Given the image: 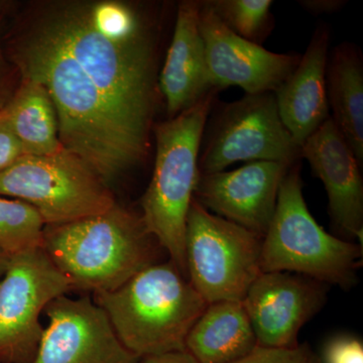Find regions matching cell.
Listing matches in <instances>:
<instances>
[{
  "instance_id": "cell-1",
  "label": "cell",
  "mask_w": 363,
  "mask_h": 363,
  "mask_svg": "<svg viewBox=\"0 0 363 363\" xmlns=\"http://www.w3.org/2000/svg\"><path fill=\"white\" fill-rule=\"evenodd\" d=\"M33 16L82 67L131 138L149 150L159 87L150 21L117 1H52L40 4Z\"/></svg>"
},
{
  "instance_id": "cell-2",
  "label": "cell",
  "mask_w": 363,
  "mask_h": 363,
  "mask_svg": "<svg viewBox=\"0 0 363 363\" xmlns=\"http://www.w3.org/2000/svg\"><path fill=\"white\" fill-rule=\"evenodd\" d=\"M6 48L21 79L35 81L49 93L63 149L106 183L145 159L147 150L131 138L82 67L35 16Z\"/></svg>"
},
{
  "instance_id": "cell-3",
  "label": "cell",
  "mask_w": 363,
  "mask_h": 363,
  "mask_svg": "<svg viewBox=\"0 0 363 363\" xmlns=\"http://www.w3.org/2000/svg\"><path fill=\"white\" fill-rule=\"evenodd\" d=\"M42 247L74 291L93 295L116 290L156 264L161 247L140 215L116 202L94 216L45 226Z\"/></svg>"
},
{
  "instance_id": "cell-4",
  "label": "cell",
  "mask_w": 363,
  "mask_h": 363,
  "mask_svg": "<svg viewBox=\"0 0 363 363\" xmlns=\"http://www.w3.org/2000/svg\"><path fill=\"white\" fill-rule=\"evenodd\" d=\"M124 347L140 358L186 351L207 302L173 262H156L111 292L93 294Z\"/></svg>"
},
{
  "instance_id": "cell-5",
  "label": "cell",
  "mask_w": 363,
  "mask_h": 363,
  "mask_svg": "<svg viewBox=\"0 0 363 363\" xmlns=\"http://www.w3.org/2000/svg\"><path fill=\"white\" fill-rule=\"evenodd\" d=\"M216 91L155 126L154 172L140 202L145 228L186 278V225L200 177L199 152Z\"/></svg>"
},
{
  "instance_id": "cell-6",
  "label": "cell",
  "mask_w": 363,
  "mask_h": 363,
  "mask_svg": "<svg viewBox=\"0 0 363 363\" xmlns=\"http://www.w3.org/2000/svg\"><path fill=\"white\" fill-rule=\"evenodd\" d=\"M362 259V245L339 240L315 220L303 195L300 167L294 164L279 186L274 217L262 238L260 272H293L350 289Z\"/></svg>"
},
{
  "instance_id": "cell-7",
  "label": "cell",
  "mask_w": 363,
  "mask_h": 363,
  "mask_svg": "<svg viewBox=\"0 0 363 363\" xmlns=\"http://www.w3.org/2000/svg\"><path fill=\"white\" fill-rule=\"evenodd\" d=\"M0 196L32 205L45 226L94 216L116 204L108 183L65 149L45 156L25 155L0 172Z\"/></svg>"
},
{
  "instance_id": "cell-8",
  "label": "cell",
  "mask_w": 363,
  "mask_h": 363,
  "mask_svg": "<svg viewBox=\"0 0 363 363\" xmlns=\"http://www.w3.org/2000/svg\"><path fill=\"white\" fill-rule=\"evenodd\" d=\"M262 236L205 209L193 199L187 217V278L207 304L242 302L260 274Z\"/></svg>"
},
{
  "instance_id": "cell-9",
  "label": "cell",
  "mask_w": 363,
  "mask_h": 363,
  "mask_svg": "<svg viewBox=\"0 0 363 363\" xmlns=\"http://www.w3.org/2000/svg\"><path fill=\"white\" fill-rule=\"evenodd\" d=\"M73 291L42 247L11 255L0 279V363H32L45 330L40 316Z\"/></svg>"
},
{
  "instance_id": "cell-10",
  "label": "cell",
  "mask_w": 363,
  "mask_h": 363,
  "mask_svg": "<svg viewBox=\"0 0 363 363\" xmlns=\"http://www.w3.org/2000/svg\"><path fill=\"white\" fill-rule=\"evenodd\" d=\"M300 147L279 116L274 92L247 94L223 104L212 121L199 157L201 174L224 171L236 162L295 164Z\"/></svg>"
},
{
  "instance_id": "cell-11",
  "label": "cell",
  "mask_w": 363,
  "mask_h": 363,
  "mask_svg": "<svg viewBox=\"0 0 363 363\" xmlns=\"http://www.w3.org/2000/svg\"><path fill=\"white\" fill-rule=\"evenodd\" d=\"M44 313L48 325L32 363H142L90 296H61Z\"/></svg>"
},
{
  "instance_id": "cell-12",
  "label": "cell",
  "mask_w": 363,
  "mask_h": 363,
  "mask_svg": "<svg viewBox=\"0 0 363 363\" xmlns=\"http://www.w3.org/2000/svg\"><path fill=\"white\" fill-rule=\"evenodd\" d=\"M200 30L210 84L238 86L247 94L274 92L293 73L301 57L267 51L229 30L207 1L201 2Z\"/></svg>"
},
{
  "instance_id": "cell-13",
  "label": "cell",
  "mask_w": 363,
  "mask_h": 363,
  "mask_svg": "<svg viewBox=\"0 0 363 363\" xmlns=\"http://www.w3.org/2000/svg\"><path fill=\"white\" fill-rule=\"evenodd\" d=\"M327 300L323 283L286 272H260L242 303L257 346L292 348L302 327Z\"/></svg>"
},
{
  "instance_id": "cell-14",
  "label": "cell",
  "mask_w": 363,
  "mask_h": 363,
  "mask_svg": "<svg viewBox=\"0 0 363 363\" xmlns=\"http://www.w3.org/2000/svg\"><path fill=\"white\" fill-rule=\"evenodd\" d=\"M292 166L252 162L230 172L200 173L194 199L211 213L264 238L274 217L279 186Z\"/></svg>"
},
{
  "instance_id": "cell-15",
  "label": "cell",
  "mask_w": 363,
  "mask_h": 363,
  "mask_svg": "<svg viewBox=\"0 0 363 363\" xmlns=\"http://www.w3.org/2000/svg\"><path fill=\"white\" fill-rule=\"evenodd\" d=\"M300 157L323 183L336 228L362 243L363 181L359 162L333 119L328 118L301 147Z\"/></svg>"
},
{
  "instance_id": "cell-16",
  "label": "cell",
  "mask_w": 363,
  "mask_h": 363,
  "mask_svg": "<svg viewBox=\"0 0 363 363\" xmlns=\"http://www.w3.org/2000/svg\"><path fill=\"white\" fill-rule=\"evenodd\" d=\"M330 32L319 26L293 73L274 91L279 116L300 147L330 118L326 68Z\"/></svg>"
},
{
  "instance_id": "cell-17",
  "label": "cell",
  "mask_w": 363,
  "mask_h": 363,
  "mask_svg": "<svg viewBox=\"0 0 363 363\" xmlns=\"http://www.w3.org/2000/svg\"><path fill=\"white\" fill-rule=\"evenodd\" d=\"M201 2L187 0L177 9L175 28L159 77L169 116L175 117L213 91L200 30Z\"/></svg>"
},
{
  "instance_id": "cell-18",
  "label": "cell",
  "mask_w": 363,
  "mask_h": 363,
  "mask_svg": "<svg viewBox=\"0 0 363 363\" xmlns=\"http://www.w3.org/2000/svg\"><path fill=\"white\" fill-rule=\"evenodd\" d=\"M185 346L198 363H233L250 354L257 341L243 303L219 301L208 304Z\"/></svg>"
},
{
  "instance_id": "cell-19",
  "label": "cell",
  "mask_w": 363,
  "mask_h": 363,
  "mask_svg": "<svg viewBox=\"0 0 363 363\" xmlns=\"http://www.w3.org/2000/svg\"><path fill=\"white\" fill-rule=\"evenodd\" d=\"M327 97L334 123L363 161V65L362 54L353 45L341 44L328 56Z\"/></svg>"
},
{
  "instance_id": "cell-20",
  "label": "cell",
  "mask_w": 363,
  "mask_h": 363,
  "mask_svg": "<svg viewBox=\"0 0 363 363\" xmlns=\"http://www.w3.org/2000/svg\"><path fill=\"white\" fill-rule=\"evenodd\" d=\"M1 112L26 155L45 156L63 149L56 111L44 86L21 79Z\"/></svg>"
},
{
  "instance_id": "cell-21",
  "label": "cell",
  "mask_w": 363,
  "mask_h": 363,
  "mask_svg": "<svg viewBox=\"0 0 363 363\" xmlns=\"http://www.w3.org/2000/svg\"><path fill=\"white\" fill-rule=\"evenodd\" d=\"M45 226L32 205L0 196V250L7 255L42 247Z\"/></svg>"
},
{
  "instance_id": "cell-22",
  "label": "cell",
  "mask_w": 363,
  "mask_h": 363,
  "mask_svg": "<svg viewBox=\"0 0 363 363\" xmlns=\"http://www.w3.org/2000/svg\"><path fill=\"white\" fill-rule=\"evenodd\" d=\"M227 28L259 44L271 26L272 0H211L207 1Z\"/></svg>"
},
{
  "instance_id": "cell-23",
  "label": "cell",
  "mask_w": 363,
  "mask_h": 363,
  "mask_svg": "<svg viewBox=\"0 0 363 363\" xmlns=\"http://www.w3.org/2000/svg\"><path fill=\"white\" fill-rule=\"evenodd\" d=\"M233 363H322V360L308 344H298L292 348L257 346L247 357Z\"/></svg>"
},
{
  "instance_id": "cell-24",
  "label": "cell",
  "mask_w": 363,
  "mask_h": 363,
  "mask_svg": "<svg viewBox=\"0 0 363 363\" xmlns=\"http://www.w3.org/2000/svg\"><path fill=\"white\" fill-rule=\"evenodd\" d=\"M322 363H363L362 341L351 336H337L325 344Z\"/></svg>"
},
{
  "instance_id": "cell-25",
  "label": "cell",
  "mask_w": 363,
  "mask_h": 363,
  "mask_svg": "<svg viewBox=\"0 0 363 363\" xmlns=\"http://www.w3.org/2000/svg\"><path fill=\"white\" fill-rule=\"evenodd\" d=\"M9 4L0 1V111L6 106L13 96L14 91V75L18 74L16 67L9 59L6 52L4 51V38H2V28H4V18L7 14Z\"/></svg>"
},
{
  "instance_id": "cell-26",
  "label": "cell",
  "mask_w": 363,
  "mask_h": 363,
  "mask_svg": "<svg viewBox=\"0 0 363 363\" xmlns=\"http://www.w3.org/2000/svg\"><path fill=\"white\" fill-rule=\"evenodd\" d=\"M23 147L0 111V172L9 169L25 156Z\"/></svg>"
},
{
  "instance_id": "cell-27",
  "label": "cell",
  "mask_w": 363,
  "mask_h": 363,
  "mask_svg": "<svg viewBox=\"0 0 363 363\" xmlns=\"http://www.w3.org/2000/svg\"><path fill=\"white\" fill-rule=\"evenodd\" d=\"M345 2L341 0H305L301 4L311 13H330L338 11Z\"/></svg>"
},
{
  "instance_id": "cell-28",
  "label": "cell",
  "mask_w": 363,
  "mask_h": 363,
  "mask_svg": "<svg viewBox=\"0 0 363 363\" xmlns=\"http://www.w3.org/2000/svg\"><path fill=\"white\" fill-rule=\"evenodd\" d=\"M142 363H198L187 351L143 358Z\"/></svg>"
},
{
  "instance_id": "cell-29",
  "label": "cell",
  "mask_w": 363,
  "mask_h": 363,
  "mask_svg": "<svg viewBox=\"0 0 363 363\" xmlns=\"http://www.w3.org/2000/svg\"><path fill=\"white\" fill-rule=\"evenodd\" d=\"M9 255H7L6 253L0 250V279L4 276V272H6L7 266H9Z\"/></svg>"
}]
</instances>
